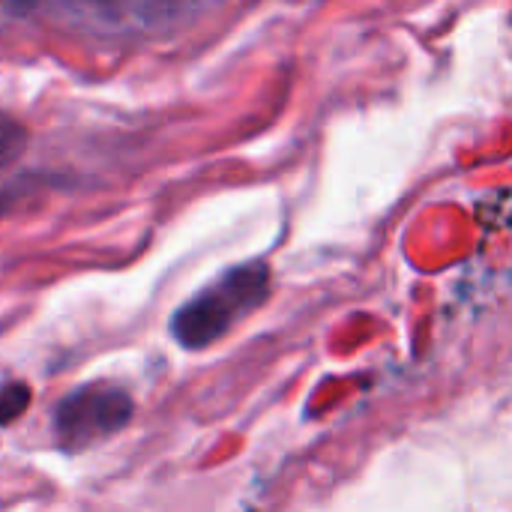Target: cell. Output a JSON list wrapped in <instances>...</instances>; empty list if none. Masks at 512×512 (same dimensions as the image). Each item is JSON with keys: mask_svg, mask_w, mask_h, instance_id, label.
<instances>
[{"mask_svg": "<svg viewBox=\"0 0 512 512\" xmlns=\"http://www.w3.org/2000/svg\"><path fill=\"white\" fill-rule=\"evenodd\" d=\"M267 294L270 267L264 261L231 267L174 312L171 336L186 351H204L231 327H237L246 315H252L267 300Z\"/></svg>", "mask_w": 512, "mask_h": 512, "instance_id": "obj_1", "label": "cell"}, {"mask_svg": "<svg viewBox=\"0 0 512 512\" xmlns=\"http://www.w3.org/2000/svg\"><path fill=\"white\" fill-rule=\"evenodd\" d=\"M132 414L135 402L126 387L108 381L81 384L57 402L51 435L63 453H84L126 429Z\"/></svg>", "mask_w": 512, "mask_h": 512, "instance_id": "obj_2", "label": "cell"}, {"mask_svg": "<svg viewBox=\"0 0 512 512\" xmlns=\"http://www.w3.org/2000/svg\"><path fill=\"white\" fill-rule=\"evenodd\" d=\"M30 405V387L24 381L0 384V426H12Z\"/></svg>", "mask_w": 512, "mask_h": 512, "instance_id": "obj_3", "label": "cell"}, {"mask_svg": "<svg viewBox=\"0 0 512 512\" xmlns=\"http://www.w3.org/2000/svg\"><path fill=\"white\" fill-rule=\"evenodd\" d=\"M24 144H27L24 126L15 117H9V114L0 111V168L12 165L24 153Z\"/></svg>", "mask_w": 512, "mask_h": 512, "instance_id": "obj_4", "label": "cell"}]
</instances>
